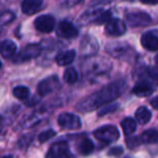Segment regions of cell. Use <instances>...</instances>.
<instances>
[{"label":"cell","mask_w":158,"mask_h":158,"mask_svg":"<svg viewBox=\"0 0 158 158\" xmlns=\"http://www.w3.org/2000/svg\"><path fill=\"white\" fill-rule=\"evenodd\" d=\"M104 10L102 9H91V10H87L84 14L80 15L78 22L80 25H89V24H95L100 15L103 13Z\"/></svg>","instance_id":"11"},{"label":"cell","mask_w":158,"mask_h":158,"mask_svg":"<svg viewBox=\"0 0 158 158\" xmlns=\"http://www.w3.org/2000/svg\"><path fill=\"white\" fill-rule=\"evenodd\" d=\"M141 143H156L158 142V131L156 129H147L140 135Z\"/></svg>","instance_id":"20"},{"label":"cell","mask_w":158,"mask_h":158,"mask_svg":"<svg viewBox=\"0 0 158 158\" xmlns=\"http://www.w3.org/2000/svg\"><path fill=\"white\" fill-rule=\"evenodd\" d=\"M141 44L145 50L151 51V52L158 51V38L152 32H146L142 35Z\"/></svg>","instance_id":"12"},{"label":"cell","mask_w":158,"mask_h":158,"mask_svg":"<svg viewBox=\"0 0 158 158\" xmlns=\"http://www.w3.org/2000/svg\"><path fill=\"white\" fill-rule=\"evenodd\" d=\"M155 61H156V63L158 64V54L156 55V57H155Z\"/></svg>","instance_id":"35"},{"label":"cell","mask_w":158,"mask_h":158,"mask_svg":"<svg viewBox=\"0 0 158 158\" xmlns=\"http://www.w3.org/2000/svg\"><path fill=\"white\" fill-rule=\"evenodd\" d=\"M106 51L117 58H121L130 51V46L126 45V43H112L111 45L106 46Z\"/></svg>","instance_id":"13"},{"label":"cell","mask_w":158,"mask_h":158,"mask_svg":"<svg viewBox=\"0 0 158 158\" xmlns=\"http://www.w3.org/2000/svg\"><path fill=\"white\" fill-rule=\"evenodd\" d=\"M144 4H157L158 0H140Z\"/></svg>","instance_id":"33"},{"label":"cell","mask_w":158,"mask_h":158,"mask_svg":"<svg viewBox=\"0 0 158 158\" xmlns=\"http://www.w3.org/2000/svg\"><path fill=\"white\" fill-rule=\"evenodd\" d=\"M122 152H124V150H122L121 146H116V148H111L110 152H108V155L110 156H119V155L122 154Z\"/></svg>","instance_id":"29"},{"label":"cell","mask_w":158,"mask_h":158,"mask_svg":"<svg viewBox=\"0 0 158 158\" xmlns=\"http://www.w3.org/2000/svg\"><path fill=\"white\" fill-rule=\"evenodd\" d=\"M75 57H76V52L73 50H70L60 53L56 56V58H55V60H56V64L59 66H67V64H72L74 61Z\"/></svg>","instance_id":"17"},{"label":"cell","mask_w":158,"mask_h":158,"mask_svg":"<svg viewBox=\"0 0 158 158\" xmlns=\"http://www.w3.org/2000/svg\"><path fill=\"white\" fill-rule=\"evenodd\" d=\"M46 158H74L66 142H57L51 145Z\"/></svg>","instance_id":"3"},{"label":"cell","mask_w":158,"mask_h":158,"mask_svg":"<svg viewBox=\"0 0 158 158\" xmlns=\"http://www.w3.org/2000/svg\"><path fill=\"white\" fill-rule=\"evenodd\" d=\"M124 89H126V82L124 81L120 80V81L113 82L102 89H100L99 92L84 98L81 101L78 102L76 108L79 112L93 111L99 106H104V104L117 99L121 96Z\"/></svg>","instance_id":"1"},{"label":"cell","mask_w":158,"mask_h":158,"mask_svg":"<svg viewBox=\"0 0 158 158\" xmlns=\"http://www.w3.org/2000/svg\"><path fill=\"white\" fill-rule=\"evenodd\" d=\"M13 95L20 100H25L29 96V89L26 86H16L13 89Z\"/></svg>","instance_id":"24"},{"label":"cell","mask_w":158,"mask_h":158,"mask_svg":"<svg viewBox=\"0 0 158 158\" xmlns=\"http://www.w3.org/2000/svg\"><path fill=\"white\" fill-rule=\"evenodd\" d=\"M121 127L122 130H124V135H130L137 130V124H135V121L131 117H127L124 121L121 122Z\"/></svg>","instance_id":"22"},{"label":"cell","mask_w":158,"mask_h":158,"mask_svg":"<svg viewBox=\"0 0 158 158\" xmlns=\"http://www.w3.org/2000/svg\"><path fill=\"white\" fill-rule=\"evenodd\" d=\"M14 19V14L11 12H4L1 14L0 16V23L1 24H7V23H10L11 21H13Z\"/></svg>","instance_id":"26"},{"label":"cell","mask_w":158,"mask_h":158,"mask_svg":"<svg viewBox=\"0 0 158 158\" xmlns=\"http://www.w3.org/2000/svg\"><path fill=\"white\" fill-rule=\"evenodd\" d=\"M41 52V46L39 44H28L27 46L23 48L19 54L15 56L14 63H25L27 60L35 58L40 54Z\"/></svg>","instance_id":"6"},{"label":"cell","mask_w":158,"mask_h":158,"mask_svg":"<svg viewBox=\"0 0 158 158\" xmlns=\"http://www.w3.org/2000/svg\"><path fill=\"white\" fill-rule=\"evenodd\" d=\"M117 108H118V104H111V106L102 109V110L99 112V115L100 116H103V115L108 114V113H112V112H114V111H116Z\"/></svg>","instance_id":"28"},{"label":"cell","mask_w":158,"mask_h":158,"mask_svg":"<svg viewBox=\"0 0 158 158\" xmlns=\"http://www.w3.org/2000/svg\"><path fill=\"white\" fill-rule=\"evenodd\" d=\"M105 31L106 33L115 37L122 35L127 31V26L121 19H111L107 23H105Z\"/></svg>","instance_id":"9"},{"label":"cell","mask_w":158,"mask_h":158,"mask_svg":"<svg viewBox=\"0 0 158 158\" xmlns=\"http://www.w3.org/2000/svg\"><path fill=\"white\" fill-rule=\"evenodd\" d=\"M140 144H141V140L138 137L129 138V139L127 140V145H128L129 148H137V146H139Z\"/></svg>","instance_id":"27"},{"label":"cell","mask_w":158,"mask_h":158,"mask_svg":"<svg viewBox=\"0 0 158 158\" xmlns=\"http://www.w3.org/2000/svg\"><path fill=\"white\" fill-rule=\"evenodd\" d=\"M16 53V44L11 40H4L0 44V54L3 58H11Z\"/></svg>","instance_id":"15"},{"label":"cell","mask_w":158,"mask_h":158,"mask_svg":"<svg viewBox=\"0 0 158 158\" xmlns=\"http://www.w3.org/2000/svg\"><path fill=\"white\" fill-rule=\"evenodd\" d=\"M55 135H56V132H55L53 129H48V130H44L39 135L38 141L40 142V143H44V142H47V141H49L50 139H52Z\"/></svg>","instance_id":"25"},{"label":"cell","mask_w":158,"mask_h":158,"mask_svg":"<svg viewBox=\"0 0 158 158\" xmlns=\"http://www.w3.org/2000/svg\"><path fill=\"white\" fill-rule=\"evenodd\" d=\"M127 22L132 27H143L152 23V17L145 12H131L126 16Z\"/></svg>","instance_id":"7"},{"label":"cell","mask_w":158,"mask_h":158,"mask_svg":"<svg viewBox=\"0 0 158 158\" xmlns=\"http://www.w3.org/2000/svg\"><path fill=\"white\" fill-rule=\"evenodd\" d=\"M80 50H81L84 54H92V53L97 52V43L94 38L90 37V35L84 37L81 42V45H80Z\"/></svg>","instance_id":"16"},{"label":"cell","mask_w":158,"mask_h":158,"mask_svg":"<svg viewBox=\"0 0 158 158\" xmlns=\"http://www.w3.org/2000/svg\"><path fill=\"white\" fill-rule=\"evenodd\" d=\"M77 150L82 155H89L94 150V144L89 138H82L81 140L77 143Z\"/></svg>","instance_id":"19"},{"label":"cell","mask_w":158,"mask_h":158,"mask_svg":"<svg viewBox=\"0 0 158 158\" xmlns=\"http://www.w3.org/2000/svg\"><path fill=\"white\" fill-rule=\"evenodd\" d=\"M57 124L61 128L67 130H76L81 127L80 118L72 113H62L57 118Z\"/></svg>","instance_id":"4"},{"label":"cell","mask_w":158,"mask_h":158,"mask_svg":"<svg viewBox=\"0 0 158 158\" xmlns=\"http://www.w3.org/2000/svg\"><path fill=\"white\" fill-rule=\"evenodd\" d=\"M151 106H152L155 110H158V97H155L151 100Z\"/></svg>","instance_id":"32"},{"label":"cell","mask_w":158,"mask_h":158,"mask_svg":"<svg viewBox=\"0 0 158 158\" xmlns=\"http://www.w3.org/2000/svg\"><path fill=\"white\" fill-rule=\"evenodd\" d=\"M1 158H13V156H12V155H6V156H3Z\"/></svg>","instance_id":"34"},{"label":"cell","mask_w":158,"mask_h":158,"mask_svg":"<svg viewBox=\"0 0 158 158\" xmlns=\"http://www.w3.org/2000/svg\"><path fill=\"white\" fill-rule=\"evenodd\" d=\"M0 69H1V61H0Z\"/></svg>","instance_id":"36"},{"label":"cell","mask_w":158,"mask_h":158,"mask_svg":"<svg viewBox=\"0 0 158 158\" xmlns=\"http://www.w3.org/2000/svg\"><path fill=\"white\" fill-rule=\"evenodd\" d=\"M94 137L97 138L99 141L104 142V143H112V142H116L119 139V131L115 126L107 125L103 126L101 128L97 129L93 132Z\"/></svg>","instance_id":"2"},{"label":"cell","mask_w":158,"mask_h":158,"mask_svg":"<svg viewBox=\"0 0 158 158\" xmlns=\"http://www.w3.org/2000/svg\"><path fill=\"white\" fill-rule=\"evenodd\" d=\"M35 28L42 33L51 32L55 27V19L52 15H41L35 19Z\"/></svg>","instance_id":"8"},{"label":"cell","mask_w":158,"mask_h":158,"mask_svg":"<svg viewBox=\"0 0 158 158\" xmlns=\"http://www.w3.org/2000/svg\"><path fill=\"white\" fill-rule=\"evenodd\" d=\"M41 6V0H23V2H22V11L26 15H33L38 12Z\"/></svg>","instance_id":"14"},{"label":"cell","mask_w":158,"mask_h":158,"mask_svg":"<svg viewBox=\"0 0 158 158\" xmlns=\"http://www.w3.org/2000/svg\"><path fill=\"white\" fill-rule=\"evenodd\" d=\"M113 1H114V0H93L92 6H101V4H106Z\"/></svg>","instance_id":"30"},{"label":"cell","mask_w":158,"mask_h":158,"mask_svg":"<svg viewBox=\"0 0 158 158\" xmlns=\"http://www.w3.org/2000/svg\"><path fill=\"white\" fill-rule=\"evenodd\" d=\"M135 117H137L138 122L141 124H147L151 121L152 117V113L146 106H140L135 112Z\"/></svg>","instance_id":"21"},{"label":"cell","mask_w":158,"mask_h":158,"mask_svg":"<svg viewBox=\"0 0 158 158\" xmlns=\"http://www.w3.org/2000/svg\"><path fill=\"white\" fill-rule=\"evenodd\" d=\"M153 93V87L146 82H141L138 83L133 87V94L137 95L138 97H147L151 96Z\"/></svg>","instance_id":"18"},{"label":"cell","mask_w":158,"mask_h":158,"mask_svg":"<svg viewBox=\"0 0 158 158\" xmlns=\"http://www.w3.org/2000/svg\"><path fill=\"white\" fill-rule=\"evenodd\" d=\"M59 87H60L59 77L56 75H52V77H47V79L42 80L38 84V87H37V92H38V94L41 97H44V96L55 92Z\"/></svg>","instance_id":"5"},{"label":"cell","mask_w":158,"mask_h":158,"mask_svg":"<svg viewBox=\"0 0 158 158\" xmlns=\"http://www.w3.org/2000/svg\"><path fill=\"white\" fill-rule=\"evenodd\" d=\"M78 80V74L77 71L74 68H68L64 72V81L67 84H74Z\"/></svg>","instance_id":"23"},{"label":"cell","mask_w":158,"mask_h":158,"mask_svg":"<svg viewBox=\"0 0 158 158\" xmlns=\"http://www.w3.org/2000/svg\"><path fill=\"white\" fill-rule=\"evenodd\" d=\"M56 33L62 38H75L78 35V29L70 22H61L56 28Z\"/></svg>","instance_id":"10"},{"label":"cell","mask_w":158,"mask_h":158,"mask_svg":"<svg viewBox=\"0 0 158 158\" xmlns=\"http://www.w3.org/2000/svg\"><path fill=\"white\" fill-rule=\"evenodd\" d=\"M81 1L82 0H65V6H74Z\"/></svg>","instance_id":"31"}]
</instances>
